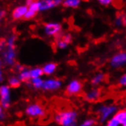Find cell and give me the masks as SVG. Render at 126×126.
<instances>
[{
    "label": "cell",
    "instance_id": "1",
    "mask_svg": "<svg viewBox=\"0 0 126 126\" xmlns=\"http://www.w3.org/2000/svg\"><path fill=\"white\" fill-rule=\"evenodd\" d=\"M78 114L76 111L65 110L58 112L54 116V121L61 126H70L77 125Z\"/></svg>",
    "mask_w": 126,
    "mask_h": 126
},
{
    "label": "cell",
    "instance_id": "2",
    "mask_svg": "<svg viewBox=\"0 0 126 126\" xmlns=\"http://www.w3.org/2000/svg\"><path fill=\"white\" fill-rule=\"evenodd\" d=\"M11 105V88L8 85L0 86V106L3 109H8Z\"/></svg>",
    "mask_w": 126,
    "mask_h": 126
},
{
    "label": "cell",
    "instance_id": "3",
    "mask_svg": "<svg viewBox=\"0 0 126 126\" xmlns=\"http://www.w3.org/2000/svg\"><path fill=\"white\" fill-rule=\"evenodd\" d=\"M44 32L49 37L58 36L62 32V25L58 22H48L44 25Z\"/></svg>",
    "mask_w": 126,
    "mask_h": 126
},
{
    "label": "cell",
    "instance_id": "4",
    "mask_svg": "<svg viewBox=\"0 0 126 126\" xmlns=\"http://www.w3.org/2000/svg\"><path fill=\"white\" fill-rule=\"evenodd\" d=\"M117 111L118 108L114 105L100 106L98 110V112L100 115V122L102 123L106 122L111 116L115 115Z\"/></svg>",
    "mask_w": 126,
    "mask_h": 126
},
{
    "label": "cell",
    "instance_id": "5",
    "mask_svg": "<svg viewBox=\"0 0 126 126\" xmlns=\"http://www.w3.org/2000/svg\"><path fill=\"white\" fill-rule=\"evenodd\" d=\"M2 60L5 64L7 66H13L16 64V47H6L5 49L2 52Z\"/></svg>",
    "mask_w": 126,
    "mask_h": 126
},
{
    "label": "cell",
    "instance_id": "6",
    "mask_svg": "<svg viewBox=\"0 0 126 126\" xmlns=\"http://www.w3.org/2000/svg\"><path fill=\"white\" fill-rule=\"evenodd\" d=\"M83 90V84L78 79H73L66 87L65 93L69 95H79Z\"/></svg>",
    "mask_w": 126,
    "mask_h": 126
},
{
    "label": "cell",
    "instance_id": "7",
    "mask_svg": "<svg viewBox=\"0 0 126 126\" xmlns=\"http://www.w3.org/2000/svg\"><path fill=\"white\" fill-rule=\"evenodd\" d=\"M25 113L28 116L31 118H39L42 117L45 114L44 108L38 103H33V104L29 105L26 109Z\"/></svg>",
    "mask_w": 126,
    "mask_h": 126
},
{
    "label": "cell",
    "instance_id": "8",
    "mask_svg": "<svg viewBox=\"0 0 126 126\" xmlns=\"http://www.w3.org/2000/svg\"><path fill=\"white\" fill-rule=\"evenodd\" d=\"M62 86V81L59 79H47L44 80L42 89L45 91H55Z\"/></svg>",
    "mask_w": 126,
    "mask_h": 126
},
{
    "label": "cell",
    "instance_id": "9",
    "mask_svg": "<svg viewBox=\"0 0 126 126\" xmlns=\"http://www.w3.org/2000/svg\"><path fill=\"white\" fill-rule=\"evenodd\" d=\"M126 62V54L125 52H120L115 54L111 59L110 64L113 68H121L125 66Z\"/></svg>",
    "mask_w": 126,
    "mask_h": 126
},
{
    "label": "cell",
    "instance_id": "10",
    "mask_svg": "<svg viewBox=\"0 0 126 126\" xmlns=\"http://www.w3.org/2000/svg\"><path fill=\"white\" fill-rule=\"evenodd\" d=\"M28 11V6L25 5H19L16 8H15L14 10L12 12V17L15 20H19L23 18L26 12Z\"/></svg>",
    "mask_w": 126,
    "mask_h": 126
},
{
    "label": "cell",
    "instance_id": "11",
    "mask_svg": "<svg viewBox=\"0 0 126 126\" xmlns=\"http://www.w3.org/2000/svg\"><path fill=\"white\" fill-rule=\"evenodd\" d=\"M101 95V92L99 89H93L87 92L85 95V99L88 102H95L97 101Z\"/></svg>",
    "mask_w": 126,
    "mask_h": 126
},
{
    "label": "cell",
    "instance_id": "12",
    "mask_svg": "<svg viewBox=\"0 0 126 126\" xmlns=\"http://www.w3.org/2000/svg\"><path fill=\"white\" fill-rule=\"evenodd\" d=\"M57 67V63H53V62H50V63H46L41 68H42L43 73L44 74V75L50 76V75H52L54 73H55Z\"/></svg>",
    "mask_w": 126,
    "mask_h": 126
},
{
    "label": "cell",
    "instance_id": "13",
    "mask_svg": "<svg viewBox=\"0 0 126 126\" xmlns=\"http://www.w3.org/2000/svg\"><path fill=\"white\" fill-rule=\"evenodd\" d=\"M113 118L118 121L120 125H126V111L125 109L117 111Z\"/></svg>",
    "mask_w": 126,
    "mask_h": 126
},
{
    "label": "cell",
    "instance_id": "14",
    "mask_svg": "<svg viewBox=\"0 0 126 126\" xmlns=\"http://www.w3.org/2000/svg\"><path fill=\"white\" fill-rule=\"evenodd\" d=\"M18 79L20 80V82L23 83H28L31 80V77H30V73H29V69L27 67H25V69L19 72Z\"/></svg>",
    "mask_w": 126,
    "mask_h": 126
},
{
    "label": "cell",
    "instance_id": "15",
    "mask_svg": "<svg viewBox=\"0 0 126 126\" xmlns=\"http://www.w3.org/2000/svg\"><path fill=\"white\" fill-rule=\"evenodd\" d=\"M56 7L54 4V0H44L41 1V6H40V12L47 11L50 9H53Z\"/></svg>",
    "mask_w": 126,
    "mask_h": 126
},
{
    "label": "cell",
    "instance_id": "16",
    "mask_svg": "<svg viewBox=\"0 0 126 126\" xmlns=\"http://www.w3.org/2000/svg\"><path fill=\"white\" fill-rule=\"evenodd\" d=\"M29 73H30L31 79H35V78H40L44 75L42 68L40 66H37L32 69H29Z\"/></svg>",
    "mask_w": 126,
    "mask_h": 126
},
{
    "label": "cell",
    "instance_id": "17",
    "mask_svg": "<svg viewBox=\"0 0 126 126\" xmlns=\"http://www.w3.org/2000/svg\"><path fill=\"white\" fill-rule=\"evenodd\" d=\"M105 74L100 72L96 73L95 75L93 77V78L91 79V84L93 86H98L99 84H100L102 82H103L105 79Z\"/></svg>",
    "mask_w": 126,
    "mask_h": 126
},
{
    "label": "cell",
    "instance_id": "18",
    "mask_svg": "<svg viewBox=\"0 0 126 126\" xmlns=\"http://www.w3.org/2000/svg\"><path fill=\"white\" fill-rule=\"evenodd\" d=\"M81 3V1L79 0H66L62 2V5L66 7V8H72V9H76L79 6Z\"/></svg>",
    "mask_w": 126,
    "mask_h": 126
},
{
    "label": "cell",
    "instance_id": "19",
    "mask_svg": "<svg viewBox=\"0 0 126 126\" xmlns=\"http://www.w3.org/2000/svg\"><path fill=\"white\" fill-rule=\"evenodd\" d=\"M43 83H44V80L40 77V78L31 79V83H31V86L34 87V89H36V90H39V89H42Z\"/></svg>",
    "mask_w": 126,
    "mask_h": 126
},
{
    "label": "cell",
    "instance_id": "20",
    "mask_svg": "<svg viewBox=\"0 0 126 126\" xmlns=\"http://www.w3.org/2000/svg\"><path fill=\"white\" fill-rule=\"evenodd\" d=\"M40 6H41V1H33L28 6V9L38 14V12H40Z\"/></svg>",
    "mask_w": 126,
    "mask_h": 126
},
{
    "label": "cell",
    "instance_id": "21",
    "mask_svg": "<svg viewBox=\"0 0 126 126\" xmlns=\"http://www.w3.org/2000/svg\"><path fill=\"white\" fill-rule=\"evenodd\" d=\"M8 83L10 88H18L21 86L20 80L16 77H11L8 80Z\"/></svg>",
    "mask_w": 126,
    "mask_h": 126
},
{
    "label": "cell",
    "instance_id": "22",
    "mask_svg": "<svg viewBox=\"0 0 126 126\" xmlns=\"http://www.w3.org/2000/svg\"><path fill=\"white\" fill-rule=\"evenodd\" d=\"M17 39V37L16 35H11L9 38L6 40V47H16V41Z\"/></svg>",
    "mask_w": 126,
    "mask_h": 126
},
{
    "label": "cell",
    "instance_id": "23",
    "mask_svg": "<svg viewBox=\"0 0 126 126\" xmlns=\"http://www.w3.org/2000/svg\"><path fill=\"white\" fill-rule=\"evenodd\" d=\"M125 16H118L115 18V25L118 27H121L122 25H125Z\"/></svg>",
    "mask_w": 126,
    "mask_h": 126
},
{
    "label": "cell",
    "instance_id": "24",
    "mask_svg": "<svg viewBox=\"0 0 126 126\" xmlns=\"http://www.w3.org/2000/svg\"><path fill=\"white\" fill-rule=\"evenodd\" d=\"M56 45H57V47L59 49L63 50V49H65V48L67 47L68 44H66V43H65V42L63 41V39L61 38V39H59V40H57V41Z\"/></svg>",
    "mask_w": 126,
    "mask_h": 126
},
{
    "label": "cell",
    "instance_id": "25",
    "mask_svg": "<svg viewBox=\"0 0 126 126\" xmlns=\"http://www.w3.org/2000/svg\"><path fill=\"white\" fill-rule=\"evenodd\" d=\"M36 15H37V13H35L34 12H32V11L28 9V11L26 12V13H25V16H24L23 18L25 19V20H31V19L34 18L36 16Z\"/></svg>",
    "mask_w": 126,
    "mask_h": 126
},
{
    "label": "cell",
    "instance_id": "26",
    "mask_svg": "<svg viewBox=\"0 0 126 126\" xmlns=\"http://www.w3.org/2000/svg\"><path fill=\"white\" fill-rule=\"evenodd\" d=\"M106 126H120V124L118 122V121L112 117L110 119L108 120Z\"/></svg>",
    "mask_w": 126,
    "mask_h": 126
},
{
    "label": "cell",
    "instance_id": "27",
    "mask_svg": "<svg viewBox=\"0 0 126 126\" xmlns=\"http://www.w3.org/2000/svg\"><path fill=\"white\" fill-rule=\"evenodd\" d=\"M63 41L65 42V43H66L67 44H70L71 42H72V41H73V36L70 34H65L63 37Z\"/></svg>",
    "mask_w": 126,
    "mask_h": 126
},
{
    "label": "cell",
    "instance_id": "28",
    "mask_svg": "<svg viewBox=\"0 0 126 126\" xmlns=\"http://www.w3.org/2000/svg\"><path fill=\"white\" fill-rule=\"evenodd\" d=\"M6 40L5 39H1L0 40V53H2V51L6 47Z\"/></svg>",
    "mask_w": 126,
    "mask_h": 126
},
{
    "label": "cell",
    "instance_id": "29",
    "mask_svg": "<svg viewBox=\"0 0 126 126\" xmlns=\"http://www.w3.org/2000/svg\"><path fill=\"white\" fill-rule=\"evenodd\" d=\"M95 123V122L94 119H93V118H90V119L86 120V121L83 123V125L84 126H93Z\"/></svg>",
    "mask_w": 126,
    "mask_h": 126
},
{
    "label": "cell",
    "instance_id": "30",
    "mask_svg": "<svg viewBox=\"0 0 126 126\" xmlns=\"http://www.w3.org/2000/svg\"><path fill=\"white\" fill-rule=\"evenodd\" d=\"M112 0H99V3L104 6H108L112 4Z\"/></svg>",
    "mask_w": 126,
    "mask_h": 126
},
{
    "label": "cell",
    "instance_id": "31",
    "mask_svg": "<svg viewBox=\"0 0 126 126\" xmlns=\"http://www.w3.org/2000/svg\"><path fill=\"white\" fill-rule=\"evenodd\" d=\"M119 84L122 86H125L126 85V75L124 74L122 75L120 79H119Z\"/></svg>",
    "mask_w": 126,
    "mask_h": 126
},
{
    "label": "cell",
    "instance_id": "32",
    "mask_svg": "<svg viewBox=\"0 0 126 126\" xmlns=\"http://www.w3.org/2000/svg\"><path fill=\"white\" fill-rule=\"evenodd\" d=\"M5 118V111L2 109V107L0 106V120H2Z\"/></svg>",
    "mask_w": 126,
    "mask_h": 126
},
{
    "label": "cell",
    "instance_id": "33",
    "mask_svg": "<svg viewBox=\"0 0 126 126\" xmlns=\"http://www.w3.org/2000/svg\"><path fill=\"white\" fill-rule=\"evenodd\" d=\"M15 66H16V69L18 71H19V72L22 71V70H23L25 69V66H24L23 65H21V64H20V63H17V64H16Z\"/></svg>",
    "mask_w": 126,
    "mask_h": 126
},
{
    "label": "cell",
    "instance_id": "34",
    "mask_svg": "<svg viewBox=\"0 0 126 126\" xmlns=\"http://www.w3.org/2000/svg\"><path fill=\"white\" fill-rule=\"evenodd\" d=\"M5 15H6V12L5 10H0V25H1V22L2 19L5 18Z\"/></svg>",
    "mask_w": 126,
    "mask_h": 126
},
{
    "label": "cell",
    "instance_id": "35",
    "mask_svg": "<svg viewBox=\"0 0 126 126\" xmlns=\"http://www.w3.org/2000/svg\"><path fill=\"white\" fill-rule=\"evenodd\" d=\"M3 80H4L3 73H2V71H0V83H2Z\"/></svg>",
    "mask_w": 126,
    "mask_h": 126
},
{
    "label": "cell",
    "instance_id": "36",
    "mask_svg": "<svg viewBox=\"0 0 126 126\" xmlns=\"http://www.w3.org/2000/svg\"><path fill=\"white\" fill-rule=\"evenodd\" d=\"M32 2H33L32 0H27V1H25V4H26L25 5H26V6H28Z\"/></svg>",
    "mask_w": 126,
    "mask_h": 126
},
{
    "label": "cell",
    "instance_id": "37",
    "mask_svg": "<svg viewBox=\"0 0 126 126\" xmlns=\"http://www.w3.org/2000/svg\"><path fill=\"white\" fill-rule=\"evenodd\" d=\"M2 61L0 59V71H2Z\"/></svg>",
    "mask_w": 126,
    "mask_h": 126
},
{
    "label": "cell",
    "instance_id": "38",
    "mask_svg": "<svg viewBox=\"0 0 126 126\" xmlns=\"http://www.w3.org/2000/svg\"><path fill=\"white\" fill-rule=\"evenodd\" d=\"M70 126H77V125H70Z\"/></svg>",
    "mask_w": 126,
    "mask_h": 126
},
{
    "label": "cell",
    "instance_id": "39",
    "mask_svg": "<svg viewBox=\"0 0 126 126\" xmlns=\"http://www.w3.org/2000/svg\"><path fill=\"white\" fill-rule=\"evenodd\" d=\"M80 126H84V125H83V124H82V125H80Z\"/></svg>",
    "mask_w": 126,
    "mask_h": 126
},
{
    "label": "cell",
    "instance_id": "40",
    "mask_svg": "<svg viewBox=\"0 0 126 126\" xmlns=\"http://www.w3.org/2000/svg\"><path fill=\"white\" fill-rule=\"evenodd\" d=\"M122 126H126V125H122Z\"/></svg>",
    "mask_w": 126,
    "mask_h": 126
}]
</instances>
